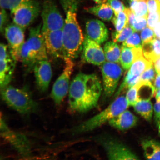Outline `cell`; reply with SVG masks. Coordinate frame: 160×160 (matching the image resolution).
<instances>
[{
	"instance_id": "6da1fadb",
	"label": "cell",
	"mask_w": 160,
	"mask_h": 160,
	"mask_svg": "<svg viewBox=\"0 0 160 160\" xmlns=\"http://www.w3.org/2000/svg\"><path fill=\"white\" fill-rule=\"evenodd\" d=\"M102 88L95 74L80 73L70 84L69 105L72 111L84 113L95 108L101 96Z\"/></svg>"
},
{
	"instance_id": "7a4b0ae2",
	"label": "cell",
	"mask_w": 160,
	"mask_h": 160,
	"mask_svg": "<svg viewBox=\"0 0 160 160\" xmlns=\"http://www.w3.org/2000/svg\"><path fill=\"white\" fill-rule=\"evenodd\" d=\"M78 6L77 3L71 2L62 6L65 15L62 29L65 57L72 60L78 55L84 39L77 20Z\"/></svg>"
},
{
	"instance_id": "3957f363",
	"label": "cell",
	"mask_w": 160,
	"mask_h": 160,
	"mask_svg": "<svg viewBox=\"0 0 160 160\" xmlns=\"http://www.w3.org/2000/svg\"><path fill=\"white\" fill-rule=\"evenodd\" d=\"M42 23L31 28L29 37L22 48L20 61L26 73L33 71L38 62L48 59L47 49L42 32Z\"/></svg>"
},
{
	"instance_id": "277c9868",
	"label": "cell",
	"mask_w": 160,
	"mask_h": 160,
	"mask_svg": "<svg viewBox=\"0 0 160 160\" xmlns=\"http://www.w3.org/2000/svg\"><path fill=\"white\" fill-rule=\"evenodd\" d=\"M2 99L18 112L23 115H29L36 112L38 105L27 88H18L8 85L1 88Z\"/></svg>"
},
{
	"instance_id": "5b68a950",
	"label": "cell",
	"mask_w": 160,
	"mask_h": 160,
	"mask_svg": "<svg viewBox=\"0 0 160 160\" xmlns=\"http://www.w3.org/2000/svg\"><path fill=\"white\" fill-rule=\"evenodd\" d=\"M129 107L126 97L121 96L97 115L83 122L72 130L73 133H80L92 131L109 122Z\"/></svg>"
},
{
	"instance_id": "8992f818",
	"label": "cell",
	"mask_w": 160,
	"mask_h": 160,
	"mask_svg": "<svg viewBox=\"0 0 160 160\" xmlns=\"http://www.w3.org/2000/svg\"><path fill=\"white\" fill-rule=\"evenodd\" d=\"M41 9L38 0H22L10 11L13 23L25 30L38 17Z\"/></svg>"
},
{
	"instance_id": "52a82bcc",
	"label": "cell",
	"mask_w": 160,
	"mask_h": 160,
	"mask_svg": "<svg viewBox=\"0 0 160 160\" xmlns=\"http://www.w3.org/2000/svg\"><path fill=\"white\" fill-rule=\"evenodd\" d=\"M41 16L42 31L62 30L65 20L60 12L55 0H43Z\"/></svg>"
},
{
	"instance_id": "ba28073f",
	"label": "cell",
	"mask_w": 160,
	"mask_h": 160,
	"mask_svg": "<svg viewBox=\"0 0 160 160\" xmlns=\"http://www.w3.org/2000/svg\"><path fill=\"white\" fill-rule=\"evenodd\" d=\"M64 60V68L62 72L54 83L51 94L52 99L58 105L61 104L69 92L70 78L74 67L72 59L65 58Z\"/></svg>"
},
{
	"instance_id": "9c48e42d",
	"label": "cell",
	"mask_w": 160,
	"mask_h": 160,
	"mask_svg": "<svg viewBox=\"0 0 160 160\" xmlns=\"http://www.w3.org/2000/svg\"><path fill=\"white\" fill-rule=\"evenodd\" d=\"M0 131L1 137L12 146L20 155L24 157L30 155L31 147L28 139L23 134L10 129L2 116Z\"/></svg>"
},
{
	"instance_id": "30bf717a",
	"label": "cell",
	"mask_w": 160,
	"mask_h": 160,
	"mask_svg": "<svg viewBox=\"0 0 160 160\" xmlns=\"http://www.w3.org/2000/svg\"><path fill=\"white\" fill-rule=\"evenodd\" d=\"M99 139L109 160H140L131 150L118 140L108 137Z\"/></svg>"
},
{
	"instance_id": "8fae6325",
	"label": "cell",
	"mask_w": 160,
	"mask_h": 160,
	"mask_svg": "<svg viewBox=\"0 0 160 160\" xmlns=\"http://www.w3.org/2000/svg\"><path fill=\"white\" fill-rule=\"evenodd\" d=\"M101 71L104 93L106 97H111L115 91L123 70L118 63L105 62L101 65Z\"/></svg>"
},
{
	"instance_id": "7c38bea8",
	"label": "cell",
	"mask_w": 160,
	"mask_h": 160,
	"mask_svg": "<svg viewBox=\"0 0 160 160\" xmlns=\"http://www.w3.org/2000/svg\"><path fill=\"white\" fill-rule=\"evenodd\" d=\"M153 65V63L148 61L143 55L137 58L130 67L123 82L118 90L117 94L119 95L124 90L129 89L135 85L139 81L142 74Z\"/></svg>"
},
{
	"instance_id": "4fadbf2b",
	"label": "cell",
	"mask_w": 160,
	"mask_h": 160,
	"mask_svg": "<svg viewBox=\"0 0 160 160\" xmlns=\"http://www.w3.org/2000/svg\"><path fill=\"white\" fill-rule=\"evenodd\" d=\"M17 62L10 52L8 46H0V86L1 88L9 85L12 81Z\"/></svg>"
},
{
	"instance_id": "5bb4252c",
	"label": "cell",
	"mask_w": 160,
	"mask_h": 160,
	"mask_svg": "<svg viewBox=\"0 0 160 160\" xmlns=\"http://www.w3.org/2000/svg\"><path fill=\"white\" fill-rule=\"evenodd\" d=\"M25 30L12 23L5 28V36L11 54L17 61H20V53L25 41Z\"/></svg>"
},
{
	"instance_id": "9a60e30c",
	"label": "cell",
	"mask_w": 160,
	"mask_h": 160,
	"mask_svg": "<svg viewBox=\"0 0 160 160\" xmlns=\"http://www.w3.org/2000/svg\"><path fill=\"white\" fill-rule=\"evenodd\" d=\"M42 32L48 54L56 58L64 59L62 30Z\"/></svg>"
},
{
	"instance_id": "2e32d148",
	"label": "cell",
	"mask_w": 160,
	"mask_h": 160,
	"mask_svg": "<svg viewBox=\"0 0 160 160\" xmlns=\"http://www.w3.org/2000/svg\"><path fill=\"white\" fill-rule=\"evenodd\" d=\"M82 58L87 62L100 66L105 62L104 52L99 44L85 36L82 45Z\"/></svg>"
},
{
	"instance_id": "e0dca14e",
	"label": "cell",
	"mask_w": 160,
	"mask_h": 160,
	"mask_svg": "<svg viewBox=\"0 0 160 160\" xmlns=\"http://www.w3.org/2000/svg\"><path fill=\"white\" fill-rule=\"evenodd\" d=\"M36 85L42 93L47 91L52 76L51 65L48 59L40 61L34 67Z\"/></svg>"
},
{
	"instance_id": "ac0fdd59",
	"label": "cell",
	"mask_w": 160,
	"mask_h": 160,
	"mask_svg": "<svg viewBox=\"0 0 160 160\" xmlns=\"http://www.w3.org/2000/svg\"><path fill=\"white\" fill-rule=\"evenodd\" d=\"M86 33L85 36L99 44L107 41L109 38V32L106 26L98 19H92L87 22Z\"/></svg>"
},
{
	"instance_id": "d6986e66",
	"label": "cell",
	"mask_w": 160,
	"mask_h": 160,
	"mask_svg": "<svg viewBox=\"0 0 160 160\" xmlns=\"http://www.w3.org/2000/svg\"><path fill=\"white\" fill-rule=\"evenodd\" d=\"M138 122V118L128 110L122 112L109 122L115 128L125 131L135 127Z\"/></svg>"
},
{
	"instance_id": "ffe728a7",
	"label": "cell",
	"mask_w": 160,
	"mask_h": 160,
	"mask_svg": "<svg viewBox=\"0 0 160 160\" xmlns=\"http://www.w3.org/2000/svg\"><path fill=\"white\" fill-rule=\"evenodd\" d=\"M120 63L126 70L129 69L136 59L143 55L142 47L132 48L122 45Z\"/></svg>"
},
{
	"instance_id": "44dd1931",
	"label": "cell",
	"mask_w": 160,
	"mask_h": 160,
	"mask_svg": "<svg viewBox=\"0 0 160 160\" xmlns=\"http://www.w3.org/2000/svg\"><path fill=\"white\" fill-rule=\"evenodd\" d=\"M142 50L146 58L153 63L160 57V39L156 38L148 42L142 44Z\"/></svg>"
},
{
	"instance_id": "7402d4cb",
	"label": "cell",
	"mask_w": 160,
	"mask_h": 160,
	"mask_svg": "<svg viewBox=\"0 0 160 160\" xmlns=\"http://www.w3.org/2000/svg\"><path fill=\"white\" fill-rule=\"evenodd\" d=\"M142 148L147 160H160V142L154 139L142 142Z\"/></svg>"
},
{
	"instance_id": "603a6c76",
	"label": "cell",
	"mask_w": 160,
	"mask_h": 160,
	"mask_svg": "<svg viewBox=\"0 0 160 160\" xmlns=\"http://www.w3.org/2000/svg\"><path fill=\"white\" fill-rule=\"evenodd\" d=\"M86 10L88 12L92 14L103 21L109 22L113 18L114 12L108 3L88 8Z\"/></svg>"
},
{
	"instance_id": "cb8c5ba5",
	"label": "cell",
	"mask_w": 160,
	"mask_h": 160,
	"mask_svg": "<svg viewBox=\"0 0 160 160\" xmlns=\"http://www.w3.org/2000/svg\"><path fill=\"white\" fill-rule=\"evenodd\" d=\"M136 85L137 87L138 101L150 100L155 95L154 86L151 82L139 81Z\"/></svg>"
},
{
	"instance_id": "d4e9b609",
	"label": "cell",
	"mask_w": 160,
	"mask_h": 160,
	"mask_svg": "<svg viewBox=\"0 0 160 160\" xmlns=\"http://www.w3.org/2000/svg\"><path fill=\"white\" fill-rule=\"evenodd\" d=\"M104 51L106 59L111 62L120 63L121 50L116 42L110 41L105 44Z\"/></svg>"
},
{
	"instance_id": "484cf974",
	"label": "cell",
	"mask_w": 160,
	"mask_h": 160,
	"mask_svg": "<svg viewBox=\"0 0 160 160\" xmlns=\"http://www.w3.org/2000/svg\"><path fill=\"white\" fill-rule=\"evenodd\" d=\"M135 111L147 121L150 122L152 118L153 108L150 100L139 101L133 106Z\"/></svg>"
},
{
	"instance_id": "4316f807",
	"label": "cell",
	"mask_w": 160,
	"mask_h": 160,
	"mask_svg": "<svg viewBox=\"0 0 160 160\" xmlns=\"http://www.w3.org/2000/svg\"><path fill=\"white\" fill-rule=\"evenodd\" d=\"M128 15V25L135 32L142 31L147 26V18L138 17L135 15L131 9L127 8Z\"/></svg>"
},
{
	"instance_id": "83f0119b",
	"label": "cell",
	"mask_w": 160,
	"mask_h": 160,
	"mask_svg": "<svg viewBox=\"0 0 160 160\" xmlns=\"http://www.w3.org/2000/svg\"><path fill=\"white\" fill-rule=\"evenodd\" d=\"M130 9L138 17L148 18V11L147 0L131 1L130 3Z\"/></svg>"
},
{
	"instance_id": "f1b7e54d",
	"label": "cell",
	"mask_w": 160,
	"mask_h": 160,
	"mask_svg": "<svg viewBox=\"0 0 160 160\" xmlns=\"http://www.w3.org/2000/svg\"><path fill=\"white\" fill-rule=\"evenodd\" d=\"M127 8L124 11L120 12L117 15H115L112 19V22L116 29L114 33H119L128 25V15Z\"/></svg>"
},
{
	"instance_id": "f546056e",
	"label": "cell",
	"mask_w": 160,
	"mask_h": 160,
	"mask_svg": "<svg viewBox=\"0 0 160 160\" xmlns=\"http://www.w3.org/2000/svg\"><path fill=\"white\" fill-rule=\"evenodd\" d=\"M134 32L133 30L129 25H128L119 33H113V41L115 42H124Z\"/></svg>"
},
{
	"instance_id": "4dcf8cb0",
	"label": "cell",
	"mask_w": 160,
	"mask_h": 160,
	"mask_svg": "<svg viewBox=\"0 0 160 160\" xmlns=\"http://www.w3.org/2000/svg\"><path fill=\"white\" fill-rule=\"evenodd\" d=\"M142 43L141 38H140L139 34L134 33L128 39L124 42L122 46L132 48L142 47Z\"/></svg>"
},
{
	"instance_id": "1f68e13d",
	"label": "cell",
	"mask_w": 160,
	"mask_h": 160,
	"mask_svg": "<svg viewBox=\"0 0 160 160\" xmlns=\"http://www.w3.org/2000/svg\"><path fill=\"white\" fill-rule=\"evenodd\" d=\"M153 65L146 70L140 76L139 81L149 82L152 83L154 82L156 77V71Z\"/></svg>"
},
{
	"instance_id": "d6a6232c",
	"label": "cell",
	"mask_w": 160,
	"mask_h": 160,
	"mask_svg": "<svg viewBox=\"0 0 160 160\" xmlns=\"http://www.w3.org/2000/svg\"><path fill=\"white\" fill-rule=\"evenodd\" d=\"M126 97L129 106L133 107L137 102H138L137 87L136 84L129 89Z\"/></svg>"
},
{
	"instance_id": "836d02e7",
	"label": "cell",
	"mask_w": 160,
	"mask_h": 160,
	"mask_svg": "<svg viewBox=\"0 0 160 160\" xmlns=\"http://www.w3.org/2000/svg\"><path fill=\"white\" fill-rule=\"evenodd\" d=\"M156 38L154 32L149 27L145 28L141 32V38L142 44L148 42Z\"/></svg>"
},
{
	"instance_id": "e575fe53",
	"label": "cell",
	"mask_w": 160,
	"mask_h": 160,
	"mask_svg": "<svg viewBox=\"0 0 160 160\" xmlns=\"http://www.w3.org/2000/svg\"><path fill=\"white\" fill-rule=\"evenodd\" d=\"M108 3L117 15L120 12L124 11L126 8L123 3L119 0H108Z\"/></svg>"
},
{
	"instance_id": "d590c367",
	"label": "cell",
	"mask_w": 160,
	"mask_h": 160,
	"mask_svg": "<svg viewBox=\"0 0 160 160\" xmlns=\"http://www.w3.org/2000/svg\"><path fill=\"white\" fill-rule=\"evenodd\" d=\"M147 18V27L153 30L155 25L160 21L159 12L149 13Z\"/></svg>"
},
{
	"instance_id": "8d00e7d4",
	"label": "cell",
	"mask_w": 160,
	"mask_h": 160,
	"mask_svg": "<svg viewBox=\"0 0 160 160\" xmlns=\"http://www.w3.org/2000/svg\"><path fill=\"white\" fill-rule=\"evenodd\" d=\"M5 9L1 8L0 12V30L2 33H4L5 29L7 26L8 25L9 15Z\"/></svg>"
},
{
	"instance_id": "74e56055",
	"label": "cell",
	"mask_w": 160,
	"mask_h": 160,
	"mask_svg": "<svg viewBox=\"0 0 160 160\" xmlns=\"http://www.w3.org/2000/svg\"><path fill=\"white\" fill-rule=\"evenodd\" d=\"M22 0H0V5L2 8L11 11L19 4Z\"/></svg>"
},
{
	"instance_id": "f35d334b",
	"label": "cell",
	"mask_w": 160,
	"mask_h": 160,
	"mask_svg": "<svg viewBox=\"0 0 160 160\" xmlns=\"http://www.w3.org/2000/svg\"><path fill=\"white\" fill-rule=\"evenodd\" d=\"M148 11L149 13L159 12L160 3L158 0H147Z\"/></svg>"
},
{
	"instance_id": "ab89813d",
	"label": "cell",
	"mask_w": 160,
	"mask_h": 160,
	"mask_svg": "<svg viewBox=\"0 0 160 160\" xmlns=\"http://www.w3.org/2000/svg\"><path fill=\"white\" fill-rule=\"evenodd\" d=\"M153 111L155 121L158 125L160 121V101L156 102L154 106Z\"/></svg>"
},
{
	"instance_id": "60d3db41",
	"label": "cell",
	"mask_w": 160,
	"mask_h": 160,
	"mask_svg": "<svg viewBox=\"0 0 160 160\" xmlns=\"http://www.w3.org/2000/svg\"><path fill=\"white\" fill-rule=\"evenodd\" d=\"M154 86L155 88L156 92L160 89V73H158L156 75L154 81Z\"/></svg>"
},
{
	"instance_id": "b9f144b4",
	"label": "cell",
	"mask_w": 160,
	"mask_h": 160,
	"mask_svg": "<svg viewBox=\"0 0 160 160\" xmlns=\"http://www.w3.org/2000/svg\"><path fill=\"white\" fill-rule=\"evenodd\" d=\"M156 37L160 39V21L156 25L153 29Z\"/></svg>"
},
{
	"instance_id": "7bdbcfd3",
	"label": "cell",
	"mask_w": 160,
	"mask_h": 160,
	"mask_svg": "<svg viewBox=\"0 0 160 160\" xmlns=\"http://www.w3.org/2000/svg\"><path fill=\"white\" fill-rule=\"evenodd\" d=\"M153 63L156 72L160 73V57Z\"/></svg>"
},
{
	"instance_id": "ee69618b",
	"label": "cell",
	"mask_w": 160,
	"mask_h": 160,
	"mask_svg": "<svg viewBox=\"0 0 160 160\" xmlns=\"http://www.w3.org/2000/svg\"><path fill=\"white\" fill-rule=\"evenodd\" d=\"M155 95L157 101H160V89L156 91Z\"/></svg>"
},
{
	"instance_id": "f6af8a7d",
	"label": "cell",
	"mask_w": 160,
	"mask_h": 160,
	"mask_svg": "<svg viewBox=\"0 0 160 160\" xmlns=\"http://www.w3.org/2000/svg\"><path fill=\"white\" fill-rule=\"evenodd\" d=\"M98 5L102 4L105 3L108 1V0H93Z\"/></svg>"
},
{
	"instance_id": "bcb514c9",
	"label": "cell",
	"mask_w": 160,
	"mask_h": 160,
	"mask_svg": "<svg viewBox=\"0 0 160 160\" xmlns=\"http://www.w3.org/2000/svg\"><path fill=\"white\" fill-rule=\"evenodd\" d=\"M159 126V133L160 134V122L158 124Z\"/></svg>"
},
{
	"instance_id": "7dc6e473",
	"label": "cell",
	"mask_w": 160,
	"mask_h": 160,
	"mask_svg": "<svg viewBox=\"0 0 160 160\" xmlns=\"http://www.w3.org/2000/svg\"><path fill=\"white\" fill-rule=\"evenodd\" d=\"M159 15H160V10L159 11Z\"/></svg>"
},
{
	"instance_id": "c3c4849f",
	"label": "cell",
	"mask_w": 160,
	"mask_h": 160,
	"mask_svg": "<svg viewBox=\"0 0 160 160\" xmlns=\"http://www.w3.org/2000/svg\"><path fill=\"white\" fill-rule=\"evenodd\" d=\"M123 1H125H125H127V0H123Z\"/></svg>"
},
{
	"instance_id": "681fc988",
	"label": "cell",
	"mask_w": 160,
	"mask_h": 160,
	"mask_svg": "<svg viewBox=\"0 0 160 160\" xmlns=\"http://www.w3.org/2000/svg\"><path fill=\"white\" fill-rule=\"evenodd\" d=\"M130 1H135V0H130Z\"/></svg>"
},
{
	"instance_id": "f907efd6",
	"label": "cell",
	"mask_w": 160,
	"mask_h": 160,
	"mask_svg": "<svg viewBox=\"0 0 160 160\" xmlns=\"http://www.w3.org/2000/svg\"><path fill=\"white\" fill-rule=\"evenodd\" d=\"M158 1H159V2L160 3V0H158Z\"/></svg>"
}]
</instances>
